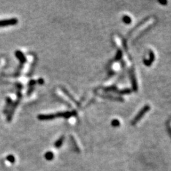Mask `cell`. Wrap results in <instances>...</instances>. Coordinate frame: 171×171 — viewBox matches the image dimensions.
I'll use <instances>...</instances> for the list:
<instances>
[{
  "instance_id": "obj_9",
  "label": "cell",
  "mask_w": 171,
  "mask_h": 171,
  "mask_svg": "<svg viewBox=\"0 0 171 171\" xmlns=\"http://www.w3.org/2000/svg\"><path fill=\"white\" fill-rule=\"evenodd\" d=\"M112 125L113 127H118L120 125V122L117 119H114L112 121Z\"/></svg>"
},
{
  "instance_id": "obj_8",
  "label": "cell",
  "mask_w": 171,
  "mask_h": 171,
  "mask_svg": "<svg viewBox=\"0 0 171 171\" xmlns=\"http://www.w3.org/2000/svg\"><path fill=\"white\" fill-rule=\"evenodd\" d=\"M7 159L8 162H10V163H14L15 161V158L14 157V156L12 155H10L7 156Z\"/></svg>"
},
{
  "instance_id": "obj_1",
  "label": "cell",
  "mask_w": 171,
  "mask_h": 171,
  "mask_svg": "<svg viewBox=\"0 0 171 171\" xmlns=\"http://www.w3.org/2000/svg\"><path fill=\"white\" fill-rule=\"evenodd\" d=\"M150 109V106H149V105H146V106H144L140 110V112H139L138 114H137L136 116L135 117V118L133 120V121H132V124L135 125V124H136L137 123H138L139 120L141 119V118L142 117V116H143L144 114L146 113Z\"/></svg>"
},
{
  "instance_id": "obj_3",
  "label": "cell",
  "mask_w": 171,
  "mask_h": 171,
  "mask_svg": "<svg viewBox=\"0 0 171 171\" xmlns=\"http://www.w3.org/2000/svg\"><path fill=\"white\" fill-rule=\"evenodd\" d=\"M155 60V55L152 51H150V58L148 60H145L144 61V64L146 65V66H150V65L152 64L153 62Z\"/></svg>"
},
{
  "instance_id": "obj_4",
  "label": "cell",
  "mask_w": 171,
  "mask_h": 171,
  "mask_svg": "<svg viewBox=\"0 0 171 171\" xmlns=\"http://www.w3.org/2000/svg\"><path fill=\"white\" fill-rule=\"evenodd\" d=\"M15 55L17 56V58H18L20 62L22 64H24V63L26 62V58H25V57L24 56V54H23L22 52H21V51H17L15 52Z\"/></svg>"
},
{
  "instance_id": "obj_10",
  "label": "cell",
  "mask_w": 171,
  "mask_h": 171,
  "mask_svg": "<svg viewBox=\"0 0 171 171\" xmlns=\"http://www.w3.org/2000/svg\"><path fill=\"white\" fill-rule=\"evenodd\" d=\"M158 2L162 5H166L167 3V1H158Z\"/></svg>"
},
{
  "instance_id": "obj_2",
  "label": "cell",
  "mask_w": 171,
  "mask_h": 171,
  "mask_svg": "<svg viewBox=\"0 0 171 171\" xmlns=\"http://www.w3.org/2000/svg\"><path fill=\"white\" fill-rule=\"evenodd\" d=\"M17 22H18V20H17V19L1 20V21H0V27H7V26H10V25H15L17 24Z\"/></svg>"
},
{
  "instance_id": "obj_6",
  "label": "cell",
  "mask_w": 171,
  "mask_h": 171,
  "mask_svg": "<svg viewBox=\"0 0 171 171\" xmlns=\"http://www.w3.org/2000/svg\"><path fill=\"white\" fill-rule=\"evenodd\" d=\"M44 158L48 161H51L54 158V153L52 152H47L45 153Z\"/></svg>"
},
{
  "instance_id": "obj_11",
  "label": "cell",
  "mask_w": 171,
  "mask_h": 171,
  "mask_svg": "<svg viewBox=\"0 0 171 171\" xmlns=\"http://www.w3.org/2000/svg\"><path fill=\"white\" fill-rule=\"evenodd\" d=\"M39 83L40 84H43L44 83V80H42V79H39Z\"/></svg>"
},
{
  "instance_id": "obj_5",
  "label": "cell",
  "mask_w": 171,
  "mask_h": 171,
  "mask_svg": "<svg viewBox=\"0 0 171 171\" xmlns=\"http://www.w3.org/2000/svg\"><path fill=\"white\" fill-rule=\"evenodd\" d=\"M64 136H62L60 138H59L58 140H57L55 143V146L56 148H60L62 146L63 143H64Z\"/></svg>"
},
{
  "instance_id": "obj_7",
  "label": "cell",
  "mask_w": 171,
  "mask_h": 171,
  "mask_svg": "<svg viewBox=\"0 0 171 171\" xmlns=\"http://www.w3.org/2000/svg\"><path fill=\"white\" fill-rule=\"evenodd\" d=\"M122 21H123V22L125 23V24H129L131 22V19L130 17L127 15H125L123 17V18H122Z\"/></svg>"
}]
</instances>
